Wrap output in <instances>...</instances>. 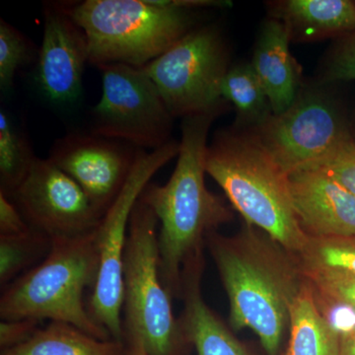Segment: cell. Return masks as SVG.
<instances>
[{"instance_id":"obj_1","label":"cell","mask_w":355,"mask_h":355,"mask_svg":"<svg viewBox=\"0 0 355 355\" xmlns=\"http://www.w3.org/2000/svg\"><path fill=\"white\" fill-rule=\"evenodd\" d=\"M221 112L187 116L171 178L163 186L149 183L139 200L159 221V272L172 298H182L184 265L203 253L207 238L234 218L232 209L205 184L210 127Z\"/></svg>"},{"instance_id":"obj_2","label":"cell","mask_w":355,"mask_h":355,"mask_svg":"<svg viewBox=\"0 0 355 355\" xmlns=\"http://www.w3.org/2000/svg\"><path fill=\"white\" fill-rule=\"evenodd\" d=\"M205 245L227 292L231 327L250 329L266 355H279L292 302L305 282L295 257L247 224L234 236L212 233Z\"/></svg>"},{"instance_id":"obj_3","label":"cell","mask_w":355,"mask_h":355,"mask_svg":"<svg viewBox=\"0 0 355 355\" xmlns=\"http://www.w3.org/2000/svg\"><path fill=\"white\" fill-rule=\"evenodd\" d=\"M205 170L247 225L260 229L289 253L302 251L308 236L292 205L288 175L249 130L218 132L207 146Z\"/></svg>"},{"instance_id":"obj_4","label":"cell","mask_w":355,"mask_h":355,"mask_svg":"<svg viewBox=\"0 0 355 355\" xmlns=\"http://www.w3.org/2000/svg\"><path fill=\"white\" fill-rule=\"evenodd\" d=\"M51 241L43 261L2 289L0 318L62 322L99 340H113L84 302L85 291H93L99 275L97 230Z\"/></svg>"},{"instance_id":"obj_5","label":"cell","mask_w":355,"mask_h":355,"mask_svg":"<svg viewBox=\"0 0 355 355\" xmlns=\"http://www.w3.org/2000/svg\"><path fill=\"white\" fill-rule=\"evenodd\" d=\"M62 7L85 33L89 62L98 67H146L193 30L191 10L157 0H85Z\"/></svg>"},{"instance_id":"obj_6","label":"cell","mask_w":355,"mask_h":355,"mask_svg":"<svg viewBox=\"0 0 355 355\" xmlns=\"http://www.w3.org/2000/svg\"><path fill=\"white\" fill-rule=\"evenodd\" d=\"M158 226L153 210L137 200L123 254L125 342L139 340L147 355H188L191 343L159 272Z\"/></svg>"},{"instance_id":"obj_7","label":"cell","mask_w":355,"mask_h":355,"mask_svg":"<svg viewBox=\"0 0 355 355\" xmlns=\"http://www.w3.org/2000/svg\"><path fill=\"white\" fill-rule=\"evenodd\" d=\"M142 69L173 118L224 113L227 109L221 95L222 81L229 70L227 51L214 28L191 30Z\"/></svg>"},{"instance_id":"obj_8","label":"cell","mask_w":355,"mask_h":355,"mask_svg":"<svg viewBox=\"0 0 355 355\" xmlns=\"http://www.w3.org/2000/svg\"><path fill=\"white\" fill-rule=\"evenodd\" d=\"M180 142H168L156 150L139 149L132 171L120 195L103 216L97 229L99 275L89 299L91 316L112 338L125 342L123 327V254L133 207L154 175L176 157Z\"/></svg>"},{"instance_id":"obj_9","label":"cell","mask_w":355,"mask_h":355,"mask_svg":"<svg viewBox=\"0 0 355 355\" xmlns=\"http://www.w3.org/2000/svg\"><path fill=\"white\" fill-rule=\"evenodd\" d=\"M99 69L103 92L93 111V133L151 151L171 141L174 118L144 69L121 64Z\"/></svg>"},{"instance_id":"obj_10","label":"cell","mask_w":355,"mask_h":355,"mask_svg":"<svg viewBox=\"0 0 355 355\" xmlns=\"http://www.w3.org/2000/svg\"><path fill=\"white\" fill-rule=\"evenodd\" d=\"M249 132L287 175L314 167L352 137L335 104L313 91Z\"/></svg>"},{"instance_id":"obj_11","label":"cell","mask_w":355,"mask_h":355,"mask_svg":"<svg viewBox=\"0 0 355 355\" xmlns=\"http://www.w3.org/2000/svg\"><path fill=\"white\" fill-rule=\"evenodd\" d=\"M30 227L53 239L90 234L103 216L81 187L53 164L36 158L10 198Z\"/></svg>"},{"instance_id":"obj_12","label":"cell","mask_w":355,"mask_h":355,"mask_svg":"<svg viewBox=\"0 0 355 355\" xmlns=\"http://www.w3.org/2000/svg\"><path fill=\"white\" fill-rule=\"evenodd\" d=\"M139 151L94 133H71L55 142L49 159L81 187L105 216L127 183Z\"/></svg>"},{"instance_id":"obj_13","label":"cell","mask_w":355,"mask_h":355,"mask_svg":"<svg viewBox=\"0 0 355 355\" xmlns=\"http://www.w3.org/2000/svg\"><path fill=\"white\" fill-rule=\"evenodd\" d=\"M37 60V79L49 99L57 103L77 99L89 62L88 41L62 6L44 10L43 41Z\"/></svg>"},{"instance_id":"obj_14","label":"cell","mask_w":355,"mask_h":355,"mask_svg":"<svg viewBox=\"0 0 355 355\" xmlns=\"http://www.w3.org/2000/svg\"><path fill=\"white\" fill-rule=\"evenodd\" d=\"M292 205L308 237L355 236V197L330 177L306 169L288 175Z\"/></svg>"},{"instance_id":"obj_15","label":"cell","mask_w":355,"mask_h":355,"mask_svg":"<svg viewBox=\"0 0 355 355\" xmlns=\"http://www.w3.org/2000/svg\"><path fill=\"white\" fill-rule=\"evenodd\" d=\"M286 26L270 18L261 28L251 65L268 96L272 114L284 113L298 98L301 67L291 55Z\"/></svg>"},{"instance_id":"obj_16","label":"cell","mask_w":355,"mask_h":355,"mask_svg":"<svg viewBox=\"0 0 355 355\" xmlns=\"http://www.w3.org/2000/svg\"><path fill=\"white\" fill-rule=\"evenodd\" d=\"M205 257L198 254L184 265L182 284L184 311L181 320L198 355H250L224 322L203 299L202 279Z\"/></svg>"},{"instance_id":"obj_17","label":"cell","mask_w":355,"mask_h":355,"mask_svg":"<svg viewBox=\"0 0 355 355\" xmlns=\"http://www.w3.org/2000/svg\"><path fill=\"white\" fill-rule=\"evenodd\" d=\"M270 14L284 23L294 43L338 40L355 32V2L350 0H284L273 2Z\"/></svg>"},{"instance_id":"obj_18","label":"cell","mask_w":355,"mask_h":355,"mask_svg":"<svg viewBox=\"0 0 355 355\" xmlns=\"http://www.w3.org/2000/svg\"><path fill=\"white\" fill-rule=\"evenodd\" d=\"M288 328L286 355H340V331L320 307L306 279L292 302Z\"/></svg>"},{"instance_id":"obj_19","label":"cell","mask_w":355,"mask_h":355,"mask_svg":"<svg viewBox=\"0 0 355 355\" xmlns=\"http://www.w3.org/2000/svg\"><path fill=\"white\" fill-rule=\"evenodd\" d=\"M0 355H127L125 342L102 340L62 322H50L27 340Z\"/></svg>"},{"instance_id":"obj_20","label":"cell","mask_w":355,"mask_h":355,"mask_svg":"<svg viewBox=\"0 0 355 355\" xmlns=\"http://www.w3.org/2000/svg\"><path fill=\"white\" fill-rule=\"evenodd\" d=\"M222 98L237 111L235 128L251 130L272 114V107L251 64L229 69L221 85Z\"/></svg>"},{"instance_id":"obj_21","label":"cell","mask_w":355,"mask_h":355,"mask_svg":"<svg viewBox=\"0 0 355 355\" xmlns=\"http://www.w3.org/2000/svg\"><path fill=\"white\" fill-rule=\"evenodd\" d=\"M48 235L30 228L21 234L0 236V286L2 289L38 266L50 253Z\"/></svg>"},{"instance_id":"obj_22","label":"cell","mask_w":355,"mask_h":355,"mask_svg":"<svg viewBox=\"0 0 355 355\" xmlns=\"http://www.w3.org/2000/svg\"><path fill=\"white\" fill-rule=\"evenodd\" d=\"M36 155L6 112H0V193L10 198L29 174Z\"/></svg>"},{"instance_id":"obj_23","label":"cell","mask_w":355,"mask_h":355,"mask_svg":"<svg viewBox=\"0 0 355 355\" xmlns=\"http://www.w3.org/2000/svg\"><path fill=\"white\" fill-rule=\"evenodd\" d=\"M301 272L334 270L355 275V236L310 238L295 254Z\"/></svg>"},{"instance_id":"obj_24","label":"cell","mask_w":355,"mask_h":355,"mask_svg":"<svg viewBox=\"0 0 355 355\" xmlns=\"http://www.w3.org/2000/svg\"><path fill=\"white\" fill-rule=\"evenodd\" d=\"M34 44L6 21H0V87H10L16 71L38 58Z\"/></svg>"},{"instance_id":"obj_25","label":"cell","mask_w":355,"mask_h":355,"mask_svg":"<svg viewBox=\"0 0 355 355\" xmlns=\"http://www.w3.org/2000/svg\"><path fill=\"white\" fill-rule=\"evenodd\" d=\"M317 300L345 308L355 314V275L334 270L302 272Z\"/></svg>"},{"instance_id":"obj_26","label":"cell","mask_w":355,"mask_h":355,"mask_svg":"<svg viewBox=\"0 0 355 355\" xmlns=\"http://www.w3.org/2000/svg\"><path fill=\"white\" fill-rule=\"evenodd\" d=\"M310 169L318 170L355 197V141L345 139L333 153ZM306 170V169H305Z\"/></svg>"},{"instance_id":"obj_27","label":"cell","mask_w":355,"mask_h":355,"mask_svg":"<svg viewBox=\"0 0 355 355\" xmlns=\"http://www.w3.org/2000/svg\"><path fill=\"white\" fill-rule=\"evenodd\" d=\"M324 77L331 83L355 80V32L338 40Z\"/></svg>"},{"instance_id":"obj_28","label":"cell","mask_w":355,"mask_h":355,"mask_svg":"<svg viewBox=\"0 0 355 355\" xmlns=\"http://www.w3.org/2000/svg\"><path fill=\"white\" fill-rule=\"evenodd\" d=\"M41 321L34 319L1 320L0 322L1 350L11 349L27 342L41 328Z\"/></svg>"},{"instance_id":"obj_29","label":"cell","mask_w":355,"mask_h":355,"mask_svg":"<svg viewBox=\"0 0 355 355\" xmlns=\"http://www.w3.org/2000/svg\"><path fill=\"white\" fill-rule=\"evenodd\" d=\"M30 228L12 200L0 193V236L21 234Z\"/></svg>"},{"instance_id":"obj_30","label":"cell","mask_w":355,"mask_h":355,"mask_svg":"<svg viewBox=\"0 0 355 355\" xmlns=\"http://www.w3.org/2000/svg\"><path fill=\"white\" fill-rule=\"evenodd\" d=\"M340 355H355V324L340 331Z\"/></svg>"},{"instance_id":"obj_31","label":"cell","mask_w":355,"mask_h":355,"mask_svg":"<svg viewBox=\"0 0 355 355\" xmlns=\"http://www.w3.org/2000/svg\"><path fill=\"white\" fill-rule=\"evenodd\" d=\"M125 343L127 345V355H147L146 349H144L139 340L130 338Z\"/></svg>"}]
</instances>
